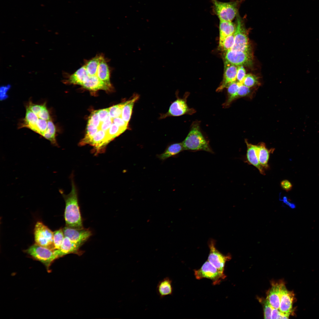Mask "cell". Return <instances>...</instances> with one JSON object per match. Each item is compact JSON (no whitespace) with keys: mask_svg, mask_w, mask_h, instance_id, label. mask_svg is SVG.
Segmentation results:
<instances>
[{"mask_svg":"<svg viewBox=\"0 0 319 319\" xmlns=\"http://www.w3.org/2000/svg\"><path fill=\"white\" fill-rule=\"evenodd\" d=\"M60 191L64 199L66 206L64 218L66 226L76 229L83 228L82 220L79 205L78 194L73 179L70 192L65 195L61 190Z\"/></svg>","mask_w":319,"mask_h":319,"instance_id":"6da1fadb","label":"cell"},{"mask_svg":"<svg viewBox=\"0 0 319 319\" xmlns=\"http://www.w3.org/2000/svg\"><path fill=\"white\" fill-rule=\"evenodd\" d=\"M200 125L198 121L192 123L188 135L182 142L184 150L192 152L203 151L213 154L209 141L201 131Z\"/></svg>","mask_w":319,"mask_h":319,"instance_id":"7a4b0ae2","label":"cell"},{"mask_svg":"<svg viewBox=\"0 0 319 319\" xmlns=\"http://www.w3.org/2000/svg\"><path fill=\"white\" fill-rule=\"evenodd\" d=\"M213 9L219 20L232 21L236 17L241 0L223 2L211 0Z\"/></svg>","mask_w":319,"mask_h":319,"instance_id":"3957f363","label":"cell"},{"mask_svg":"<svg viewBox=\"0 0 319 319\" xmlns=\"http://www.w3.org/2000/svg\"><path fill=\"white\" fill-rule=\"evenodd\" d=\"M25 252L33 259L42 263L48 269L54 260L58 258L55 250L35 243L30 246Z\"/></svg>","mask_w":319,"mask_h":319,"instance_id":"277c9868","label":"cell"},{"mask_svg":"<svg viewBox=\"0 0 319 319\" xmlns=\"http://www.w3.org/2000/svg\"><path fill=\"white\" fill-rule=\"evenodd\" d=\"M236 19L235 29L234 33L235 42L231 50L251 53L246 31L239 13Z\"/></svg>","mask_w":319,"mask_h":319,"instance_id":"5b68a950","label":"cell"},{"mask_svg":"<svg viewBox=\"0 0 319 319\" xmlns=\"http://www.w3.org/2000/svg\"><path fill=\"white\" fill-rule=\"evenodd\" d=\"M34 234L35 243L51 250H55L53 242V232L43 222H37L35 224Z\"/></svg>","mask_w":319,"mask_h":319,"instance_id":"8992f818","label":"cell"},{"mask_svg":"<svg viewBox=\"0 0 319 319\" xmlns=\"http://www.w3.org/2000/svg\"><path fill=\"white\" fill-rule=\"evenodd\" d=\"M81 79V85L84 88L90 90H108L112 88L109 85L100 80L96 76H90L88 74L84 65L79 68Z\"/></svg>","mask_w":319,"mask_h":319,"instance_id":"52a82bcc","label":"cell"},{"mask_svg":"<svg viewBox=\"0 0 319 319\" xmlns=\"http://www.w3.org/2000/svg\"><path fill=\"white\" fill-rule=\"evenodd\" d=\"M189 93H186L183 98L177 97V99L170 105L168 111L161 115L160 118L163 119L169 116H178L185 114L191 115L196 112L193 108H189L187 103Z\"/></svg>","mask_w":319,"mask_h":319,"instance_id":"ba28073f","label":"cell"},{"mask_svg":"<svg viewBox=\"0 0 319 319\" xmlns=\"http://www.w3.org/2000/svg\"><path fill=\"white\" fill-rule=\"evenodd\" d=\"M194 274L196 279L206 278L210 279L214 285L219 284L221 280L226 277L224 274L220 272L208 260L200 268L194 270Z\"/></svg>","mask_w":319,"mask_h":319,"instance_id":"9c48e42d","label":"cell"},{"mask_svg":"<svg viewBox=\"0 0 319 319\" xmlns=\"http://www.w3.org/2000/svg\"><path fill=\"white\" fill-rule=\"evenodd\" d=\"M209 253L208 261L220 272L224 273L226 262L231 258L230 255H223L217 248L214 240L211 239L208 242Z\"/></svg>","mask_w":319,"mask_h":319,"instance_id":"30bf717a","label":"cell"},{"mask_svg":"<svg viewBox=\"0 0 319 319\" xmlns=\"http://www.w3.org/2000/svg\"><path fill=\"white\" fill-rule=\"evenodd\" d=\"M225 62L237 66H250L252 64L251 53L229 50L226 51Z\"/></svg>","mask_w":319,"mask_h":319,"instance_id":"8fae6325","label":"cell"},{"mask_svg":"<svg viewBox=\"0 0 319 319\" xmlns=\"http://www.w3.org/2000/svg\"><path fill=\"white\" fill-rule=\"evenodd\" d=\"M63 230L65 237H68L72 242L81 246L92 235L89 229L84 228L76 229L66 226Z\"/></svg>","mask_w":319,"mask_h":319,"instance_id":"7c38bea8","label":"cell"},{"mask_svg":"<svg viewBox=\"0 0 319 319\" xmlns=\"http://www.w3.org/2000/svg\"><path fill=\"white\" fill-rule=\"evenodd\" d=\"M294 296L293 291L288 290L284 284L281 289L279 310L288 317L293 311L292 305Z\"/></svg>","mask_w":319,"mask_h":319,"instance_id":"4fadbf2b","label":"cell"},{"mask_svg":"<svg viewBox=\"0 0 319 319\" xmlns=\"http://www.w3.org/2000/svg\"><path fill=\"white\" fill-rule=\"evenodd\" d=\"M224 71L223 79L219 86L217 88V92L222 91L227 88L230 83L236 81L237 66L226 62L224 63Z\"/></svg>","mask_w":319,"mask_h":319,"instance_id":"5bb4252c","label":"cell"},{"mask_svg":"<svg viewBox=\"0 0 319 319\" xmlns=\"http://www.w3.org/2000/svg\"><path fill=\"white\" fill-rule=\"evenodd\" d=\"M284 284L281 281L272 283L266 298L272 306L278 309L279 307L281 289Z\"/></svg>","mask_w":319,"mask_h":319,"instance_id":"9a60e30c","label":"cell"},{"mask_svg":"<svg viewBox=\"0 0 319 319\" xmlns=\"http://www.w3.org/2000/svg\"><path fill=\"white\" fill-rule=\"evenodd\" d=\"M81 246L73 242L69 239L65 237L60 248L55 250L58 258L70 253L79 254L81 253L79 249Z\"/></svg>","mask_w":319,"mask_h":319,"instance_id":"2e32d148","label":"cell"},{"mask_svg":"<svg viewBox=\"0 0 319 319\" xmlns=\"http://www.w3.org/2000/svg\"><path fill=\"white\" fill-rule=\"evenodd\" d=\"M245 142L247 147L246 157L248 163L255 167L261 174L265 175L264 168L260 163L256 154L257 145L249 143L246 140Z\"/></svg>","mask_w":319,"mask_h":319,"instance_id":"e0dca14e","label":"cell"},{"mask_svg":"<svg viewBox=\"0 0 319 319\" xmlns=\"http://www.w3.org/2000/svg\"><path fill=\"white\" fill-rule=\"evenodd\" d=\"M274 148L268 149L265 144L261 142L257 145L256 152L258 160L261 165L266 169L269 168L268 162L270 153L274 151Z\"/></svg>","mask_w":319,"mask_h":319,"instance_id":"ac0fdd59","label":"cell"},{"mask_svg":"<svg viewBox=\"0 0 319 319\" xmlns=\"http://www.w3.org/2000/svg\"><path fill=\"white\" fill-rule=\"evenodd\" d=\"M156 290L161 298L171 295L173 292L172 281L168 277L165 278L158 282Z\"/></svg>","mask_w":319,"mask_h":319,"instance_id":"d6986e66","label":"cell"},{"mask_svg":"<svg viewBox=\"0 0 319 319\" xmlns=\"http://www.w3.org/2000/svg\"><path fill=\"white\" fill-rule=\"evenodd\" d=\"M184 150L182 142L175 143L169 145L162 154L158 155L157 157L162 160L177 156Z\"/></svg>","mask_w":319,"mask_h":319,"instance_id":"ffe728a7","label":"cell"},{"mask_svg":"<svg viewBox=\"0 0 319 319\" xmlns=\"http://www.w3.org/2000/svg\"><path fill=\"white\" fill-rule=\"evenodd\" d=\"M97 76L100 80L111 85L110 81V73L109 67L102 55L98 65Z\"/></svg>","mask_w":319,"mask_h":319,"instance_id":"44dd1931","label":"cell"},{"mask_svg":"<svg viewBox=\"0 0 319 319\" xmlns=\"http://www.w3.org/2000/svg\"><path fill=\"white\" fill-rule=\"evenodd\" d=\"M240 83L236 81L230 83L227 87V99L222 105L224 108H227L229 106L232 102L237 99V92Z\"/></svg>","mask_w":319,"mask_h":319,"instance_id":"7402d4cb","label":"cell"},{"mask_svg":"<svg viewBox=\"0 0 319 319\" xmlns=\"http://www.w3.org/2000/svg\"><path fill=\"white\" fill-rule=\"evenodd\" d=\"M139 97L138 95L135 94L132 99L126 102L123 108L121 117L128 123L131 117L134 104Z\"/></svg>","mask_w":319,"mask_h":319,"instance_id":"603a6c76","label":"cell"},{"mask_svg":"<svg viewBox=\"0 0 319 319\" xmlns=\"http://www.w3.org/2000/svg\"><path fill=\"white\" fill-rule=\"evenodd\" d=\"M219 38L225 37L234 34L235 25L231 21L219 20Z\"/></svg>","mask_w":319,"mask_h":319,"instance_id":"cb8c5ba5","label":"cell"},{"mask_svg":"<svg viewBox=\"0 0 319 319\" xmlns=\"http://www.w3.org/2000/svg\"><path fill=\"white\" fill-rule=\"evenodd\" d=\"M56 129L51 119L48 121L47 131L43 137L48 140L54 146L57 145L56 139Z\"/></svg>","mask_w":319,"mask_h":319,"instance_id":"d4e9b609","label":"cell"},{"mask_svg":"<svg viewBox=\"0 0 319 319\" xmlns=\"http://www.w3.org/2000/svg\"><path fill=\"white\" fill-rule=\"evenodd\" d=\"M235 42L234 34L222 38H219V48L223 51L230 50L233 47Z\"/></svg>","mask_w":319,"mask_h":319,"instance_id":"484cf974","label":"cell"},{"mask_svg":"<svg viewBox=\"0 0 319 319\" xmlns=\"http://www.w3.org/2000/svg\"><path fill=\"white\" fill-rule=\"evenodd\" d=\"M99 130L98 128L90 124L87 123L86 133L84 138L80 143L81 145L89 144L94 135Z\"/></svg>","mask_w":319,"mask_h":319,"instance_id":"4316f807","label":"cell"},{"mask_svg":"<svg viewBox=\"0 0 319 319\" xmlns=\"http://www.w3.org/2000/svg\"><path fill=\"white\" fill-rule=\"evenodd\" d=\"M125 130L115 124L112 123L107 131L108 138L109 142L123 133Z\"/></svg>","mask_w":319,"mask_h":319,"instance_id":"83f0119b","label":"cell"},{"mask_svg":"<svg viewBox=\"0 0 319 319\" xmlns=\"http://www.w3.org/2000/svg\"><path fill=\"white\" fill-rule=\"evenodd\" d=\"M65 237L63 229L53 232V242L56 250L59 249Z\"/></svg>","mask_w":319,"mask_h":319,"instance_id":"f1b7e54d","label":"cell"},{"mask_svg":"<svg viewBox=\"0 0 319 319\" xmlns=\"http://www.w3.org/2000/svg\"><path fill=\"white\" fill-rule=\"evenodd\" d=\"M126 102L109 108V114L112 118L121 117L123 108Z\"/></svg>","mask_w":319,"mask_h":319,"instance_id":"f546056e","label":"cell"},{"mask_svg":"<svg viewBox=\"0 0 319 319\" xmlns=\"http://www.w3.org/2000/svg\"><path fill=\"white\" fill-rule=\"evenodd\" d=\"M258 83L257 78L255 76L250 74H246L242 83L244 85L250 88L255 86Z\"/></svg>","mask_w":319,"mask_h":319,"instance_id":"4dcf8cb0","label":"cell"},{"mask_svg":"<svg viewBox=\"0 0 319 319\" xmlns=\"http://www.w3.org/2000/svg\"><path fill=\"white\" fill-rule=\"evenodd\" d=\"M252 93L250 88L246 86L242 83H240L237 92V98L250 96L252 95Z\"/></svg>","mask_w":319,"mask_h":319,"instance_id":"1f68e13d","label":"cell"},{"mask_svg":"<svg viewBox=\"0 0 319 319\" xmlns=\"http://www.w3.org/2000/svg\"><path fill=\"white\" fill-rule=\"evenodd\" d=\"M88 123L97 127L99 129L101 122L97 110L94 111L92 113L89 118Z\"/></svg>","mask_w":319,"mask_h":319,"instance_id":"d6a6232c","label":"cell"},{"mask_svg":"<svg viewBox=\"0 0 319 319\" xmlns=\"http://www.w3.org/2000/svg\"><path fill=\"white\" fill-rule=\"evenodd\" d=\"M264 318L271 319L272 312L273 307L266 298L263 302Z\"/></svg>","mask_w":319,"mask_h":319,"instance_id":"836d02e7","label":"cell"},{"mask_svg":"<svg viewBox=\"0 0 319 319\" xmlns=\"http://www.w3.org/2000/svg\"><path fill=\"white\" fill-rule=\"evenodd\" d=\"M35 114L39 118H40L47 121L51 119L49 113L45 103L43 104V106L41 110L38 113Z\"/></svg>","mask_w":319,"mask_h":319,"instance_id":"e575fe53","label":"cell"},{"mask_svg":"<svg viewBox=\"0 0 319 319\" xmlns=\"http://www.w3.org/2000/svg\"><path fill=\"white\" fill-rule=\"evenodd\" d=\"M246 75L245 70L243 66H238L237 75V82L242 83Z\"/></svg>","mask_w":319,"mask_h":319,"instance_id":"d590c367","label":"cell"},{"mask_svg":"<svg viewBox=\"0 0 319 319\" xmlns=\"http://www.w3.org/2000/svg\"><path fill=\"white\" fill-rule=\"evenodd\" d=\"M112 123V118L109 115L103 122H101L99 129L107 132Z\"/></svg>","mask_w":319,"mask_h":319,"instance_id":"8d00e7d4","label":"cell"},{"mask_svg":"<svg viewBox=\"0 0 319 319\" xmlns=\"http://www.w3.org/2000/svg\"><path fill=\"white\" fill-rule=\"evenodd\" d=\"M112 122L125 131L128 128V123L125 121L121 117L112 118Z\"/></svg>","mask_w":319,"mask_h":319,"instance_id":"74e56055","label":"cell"},{"mask_svg":"<svg viewBox=\"0 0 319 319\" xmlns=\"http://www.w3.org/2000/svg\"><path fill=\"white\" fill-rule=\"evenodd\" d=\"M289 317L281 312L279 309L273 308L271 319H287Z\"/></svg>","mask_w":319,"mask_h":319,"instance_id":"f35d334b","label":"cell"},{"mask_svg":"<svg viewBox=\"0 0 319 319\" xmlns=\"http://www.w3.org/2000/svg\"><path fill=\"white\" fill-rule=\"evenodd\" d=\"M109 108L97 110L100 122H103L109 115Z\"/></svg>","mask_w":319,"mask_h":319,"instance_id":"ab89813d","label":"cell"},{"mask_svg":"<svg viewBox=\"0 0 319 319\" xmlns=\"http://www.w3.org/2000/svg\"><path fill=\"white\" fill-rule=\"evenodd\" d=\"M10 86L8 85L6 86H3L0 88V99L1 100H4L8 97V95L6 93L9 90Z\"/></svg>","mask_w":319,"mask_h":319,"instance_id":"60d3db41","label":"cell"},{"mask_svg":"<svg viewBox=\"0 0 319 319\" xmlns=\"http://www.w3.org/2000/svg\"><path fill=\"white\" fill-rule=\"evenodd\" d=\"M280 185L282 188L287 192L290 191L292 187V183L287 180H282L281 182Z\"/></svg>","mask_w":319,"mask_h":319,"instance_id":"b9f144b4","label":"cell"},{"mask_svg":"<svg viewBox=\"0 0 319 319\" xmlns=\"http://www.w3.org/2000/svg\"><path fill=\"white\" fill-rule=\"evenodd\" d=\"M281 200L283 201L284 203L288 205L291 208H294L295 207V206L294 204L291 203L289 201H288V198L286 196H284L283 197V199Z\"/></svg>","mask_w":319,"mask_h":319,"instance_id":"7bdbcfd3","label":"cell"}]
</instances>
